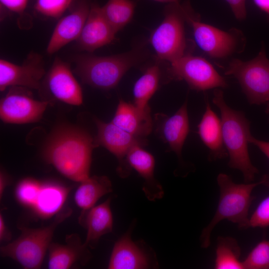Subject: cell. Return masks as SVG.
Returning a JSON list of instances; mask_svg holds the SVG:
<instances>
[{"label":"cell","mask_w":269,"mask_h":269,"mask_svg":"<svg viewBox=\"0 0 269 269\" xmlns=\"http://www.w3.org/2000/svg\"><path fill=\"white\" fill-rule=\"evenodd\" d=\"M205 102V111L198 125V133L209 150L208 159H223L228 154L223 141L221 119L210 107L206 96Z\"/></svg>","instance_id":"ffe728a7"},{"label":"cell","mask_w":269,"mask_h":269,"mask_svg":"<svg viewBox=\"0 0 269 269\" xmlns=\"http://www.w3.org/2000/svg\"><path fill=\"white\" fill-rule=\"evenodd\" d=\"M97 128V134L94 140L96 145L105 147L118 159V172L122 177H126L130 172L131 167L127 160L130 149L135 145L143 143L137 137L126 132L112 122L105 123L98 119H95Z\"/></svg>","instance_id":"7c38bea8"},{"label":"cell","mask_w":269,"mask_h":269,"mask_svg":"<svg viewBox=\"0 0 269 269\" xmlns=\"http://www.w3.org/2000/svg\"><path fill=\"white\" fill-rule=\"evenodd\" d=\"M42 182L31 177L20 180L14 190V196L22 206L32 209L35 205Z\"/></svg>","instance_id":"83f0119b"},{"label":"cell","mask_w":269,"mask_h":269,"mask_svg":"<svg viewBox=\"0 0 269 269\" xmlns=\"http://www.w3.org/2000/svg\"><path fill=\"white\" fill-rule=\"evenodd\" d=\"M116 33L104 16L101 7L92 3L88 18L76 40L80 49L91 52L111 43Z\"/></svg>","instance_id":"2e32d148"},{"label":"cell","mask_w":269,"mask_h":269,"mask_svg":"<svg viewBox=\"0 0 269 269\" xmlns=\"http://www.w3.org/2000/svg\"><path fill=\"white\" fill-rule=\"evenodd\" d=\"M243 263L244 269H269V240L258 243Z\"/></svg>","instance_id":"f1b7e54d"},{"label":"cell","mask_w":269,"mask_h":269,"mask_svg":"<svg viewBox=\"0 0 269 269\" xmlns=\"http://www.w3.org/2000/svg\"><path fill=\"white\" fill-rule=\"evenodd\" d=\"M11 234L7 227L2 215L0 214V241H8L11 238Z\"/></svg>","instance_id":"e575fe53"},{"label":"cell","mask_w":269,"mask_h":269,"mask_svg":"<svg viewBox=\"0 0 269 269\" xmlns=\"http://www.w3.org/2000/svg\"><path fill=\"white\" fill-rule=\"evenodd\" d=\"M159 130L170 149L181 159L182 147L189 132L187 101L174 115L170 117L164 116Z\"/></svg>","instance_id":"603a6c76"},{"label":"cell","mask_w":269,"mask_h":269,"mask_svg":"<svg viewBox=\"0 0 269 269\" xmlns=\"http://www.w3.org/2000/svg\"><path fill=\"white\" fill-rule=\"evenodd\" d=\"M217 181L220 189L218 205L212 220L202 231L200 241L203 248L209 247L212 232L222 220L237 224L241 229L249 228V211L254 199L252 193L256 186L264 182L262 179L255 183L238 184L224 173L218 174Z\"/></svg>","instance_id":"3957f363"},{"label":"cell","mask_w":269,"mask_h":269,"mask_svg":"<svg viewBox=\"0 0 269 269\" xmlns=\"http://www.w3.org/2000/svg\"><path fill=\"white\" fill-rule=\"evenodd\" d=\"M112 190L111 181L107 176H89L80 182L75 193L74 200L82 210H87Z\"/></svg>","instance_id":"cb8c5ba5"},{"label":"cell","mask_w":269,"mask_h":269,"mask_svg":"<svg viewBox=\"0 0 269 269\" xmlns=\"http://www.w3.org/2000/svg\"><path fill=\"white\" fill-rule=\"evenodd\" d=\"M212 101L221 114L223 141L229 157L228 166L240 170L244 181L250 183L259 172L252 163L249 153V139L252 135L250 122L243 112L227 105L221 89H215Z\"/></svg>","instance_id":"7a4b0ae2"},{"label":"cell","mask_w":269,"mask_h":269,"mask_svg":"<svg viewBox=\"0 0 269 269\" xmlns=\"http://www.w3.org/2000/svg\"><path fill=\"white\" fill-rule=\"evenodd\" d=\"M91 1L78 0L70 12L59 20L47 47L48 54L55 53L78 38L88 16L92 5Z\"/></svg>","instance_id":"5bb4252c"},{"label":"cell","mask_w":269,"mask_h":269,"mask_svg":"<svg viewBox=\"0 0 269 269\" xmlns=\"http://www.w3.org/2000/svg\"><path fill=\"white\" fill-rule=\"evenodd\" d=\"M48 251V267L50 269H67L76 265L85 266L92 257L89 248L82 242L77 234L66 235L65 244L51 243Z\"/></svg>","instance_id":"e0dca14e"},{"label":"cell","mask_w":269,"mask_h":269,"mask_svg":"<svg viewBox=\"0 0 269 269\" xmlns=\"http://www.w3.org/2000/svg\"><path fill=\"white\" fill-rule=\"evenodd\" d=\"M72 213L69 207L63 208L57 213L50 224L38 228L19 227L20 236L13 241L1 246L0 255L16 261L24 269H39L46 252L52 243L57 227Z\"/></svg>","instance_id":"8992f818"},{"label":"cell","mask_w":269,"mask_h":269,"mask_svg":"<svg viewBox=\"0 0 269 269\" xmlns=\"http://www.w3.org/2000/svg\"><path fill=\"white\" fill-rule=\"evenodd\" d=\"M45 74L42 57L31 52L21 65L0 60V90L8 87H24L38 89Z\"/></svg>","instance_id":"4fadbf2b"},{"label":"cell","mask_w":269,"mask_h":269,"mask_svg":"<svg viewBox=\"0 0 269 269\" xmlns=\"http://www.w3.org/2000/svg\"><path fill=\"white\" fill-rule=\"evenodd\" d=\"M169 64L167 68L169 79L183 80L192 90L205 91L228 87L225 78L203 57L189 53Z\"/></svg>","instance_id":"9c48e42d"},{"label":"cell","mask_w":269,"mask_h":269,"mask_svg":"<svg viewBox=\"0 0 269 269\" xmlns=\"http://www.w3.org/2000/svg\"><path fill=\"white\" fill-rule=\"evenodd\" d=\"M230 5L235 17L243 20L246 18V0H225Z\"/></svg>","instance_id":"1f68e13d"},{"label":"cell","mask_w":269,"mask_h":269,"mask_svg":"<svg viewBox=\"0 0 269 269\" xmlns=\"http://www.w3.org/2000/svg\"><path fill=\"white\" fill-rule=\"evenodd\" d=\"M73 0H36L35 11L47 17H60L71 5Z\"/></svg>","instance_id":"f546056e"},{"label":"cell","mask_w":269,"mask_h":269,"mask_svg":"<svg viewBox=\"0 0 269 269\" xmlns=\"http://www.w3.org/2000/svg\"><path fill=\"white\" fill-rule=\"evenodd\" d=\"M269 226V196L263 199L249 218V228Z\"/></svg>","instance_id":"4dcf8cb0"},{"label":"cell","mask_w":269,"mask_h":269,"mask_svg":"<svg viewBox=\"0 0 269 269\" xmlns=\"http://www.w3.org/2000/svg\"><path fill=\"white\" fill-rule=\"evenodd\" d=\"M145 56L139 48L109 56L80 55L75 60L74 72L86 84L110 89L116 86L127 71L142 62Z\"/></svg>","instance_id":"5b68a950"},{"label":"cell","mask_w":269,"mask_h":269,"mask_svg":"<svg viewBox=\"0 0 269 269\" xmlns=\"http://www.w3.org/2000/svg\"><path fill=\"white\" fill-rule=\"evenodd\" d=\"M255 5L269 17V0H253Z\"/></svg>","instance_id":"8d00e7d4"},{"label":"cell","mask_w":269,"mask_h":269,"mask_svg":"<svg viewBox=\"0 0 269 269\" xmlns=\"http://www.w3.org/2000/svg\"><path fill=\"white\" fill-rule=\"evenodd\" d=\"M127 160L131 168L136 170L144 179L142 190L147 199L155 201L162 198L164 191L154 176L153 156L143 149L141 145H135L129 151Z\"/></svg>","instance_id":"d6986e66"},{"label":"cell","mask_w":269,"mask_h":269,"mask_svg":"<svg viewBox=\"0 0 269 269\" xmlns=\"http://www.w3.org/2000/svg\"><path fill=\"white\" fill-rule=\"evenodd\" d=\"M10 183V178L8 175L3 170L0 172V199H1L4 191Z\"/></svg>","instance_id":"d590c367"},{"label":"cell","mask_w":269,"mask_h":269,"mask_svg":"<svg viewBox=\"0 0 269 269\" xmlns=\"http://www.w3.org/2000/svg\"><path fill=\"white\" fill-rule=\"evenodd\" d=\"M240 256L241 248L235 239L220 236L217 239L214 268L244 269Z\"/></svg>","instance_id":"484cf974"},{"label":"cell","mask_w":269,"mask_h":269,"mask_svg":"<svg viewBox=\"0 0 269 269\" xmlns=\"http://www.w3.org/2000/svg\"><path fill=\"white\" fill-rule=\"evenodd\" d=\"M94 140L86 131L63 124L55 127L44 142L41 155L67 178L80 182L89 176Z\"/></svg>","instance_id":"6da1fadb"},{"label":"cell","mask_w":269,"mask_h":269,"mask_svg":"<svg viewBox=\"0 0 269 269\" xmlns=\"http://www.w3.org/2000/svg\"><path fill=\"white\" fill-rule=\"evenodd\" d=\"M112 122L139 138L148 135L152 129L149 107L140 109L122 100L119 102Z\"/></svg>","instance_id":"44dd1931"},{"label":"cell","mask_w":269,"mask_h":269,"mask_svg":"<svg viewBox=\"0 0 269 269\" xmlns=\"http://www.w3.org/2000/svg\"><path fill=\"white\" fill-rule=\"evenodd\" d=\"M156 1L161 2H167V3H172V2H179V0H154Z\"/></svg>","instance_id":"74e56055"},{"label":"cell","mask_w":269,"mask_h":269,"mask_svg":"<svg viewBox=\"0 0 269 269\" xmlns=\"http://www.w3.org/2000/svg\"><path fill=\"white\" fill-rule=\"evenodd\" d=\"M112 199V197H110L102 204L82 210L79 217V223L87 230L84 243L91 249L96 248L102 236L113 230Z\"/></svg>","instance_id":"ac0fdd59"},{"label":"cell","mask_w":269,"mask_h":269,"mask_svg":"<svg viewBox=\"0 0 269 269\" xmlns=\"http://www.w3.org/2000/svg\"><path fill=\"white\" fill-rule=\"evenodd\" d=\"M70 188L53 181L42 182L34 206L31 209L39 218L48 219L63 208Z\"/></svg>","instance_id":"7402d4cb"},{"label":"cell","mask_w":269,"mask_h":269,"mask_svg":"<svg viewBox=\"0 0 269 269\" xmlns=\"http://www.w3.org/2000/svg\"><path fill=\"white\" fill-rule=\"evenodd\" d=\"M224 73L237 80L250 104L269 102V60L264 48L250 60L233 59Z\"/></svg>","instance_id":"ba28073f"},{"label":"cell","mask_w":269,"mask_h":269,"mask_svg":"<svg viewBox=\"0 0 269 269\" xmlns=\"http://www.w3.org/2000/svg\"><path fill=\"white\" fill-rule=\"evenodd\" d=\"M160 70L155 64L148 67L136 81L133 89L134 105L140 109L148 108V102L157 90Z\"/></svg>","instance_id":"d4e9b609"},{"label":"cell","mask_w":269,"mask_h":269,"mask_svg":"<svg viewBox=\"0 0 269 269\" xmlns=\"http://www.w3.org/2000/svg\"><path fill=\"white\" fill-rule=\"evenodd\" d=\"M133 223L128 231L115 244L110 258L109 269H143L158 267L155 255L142 241L134 242L131 233Z\"/></svg>","instance_id":"30bf717a"},{"label":"cell","mask_w":269,"mask_h":269,"mask_svg":"<svg viewBox=\"0 0 269 269\" xmlns=\"http://www.w3.org/2000/svg\"><path fill=\"white\" fill-rule=\"evenodd\" d=\"M50 94L65 103L79 106L82 103L81 88L70 69V66L56 58L45 78Z\"/></svg>","instance_id":"9a60e30c"},{"label":"cell","mask_w":269,"mask_h":269,"mask_svg":"<svg viewBox=\"0 0 269 269\" xmlns=\"http://www.w3.org/2000/svg\"><path fill=\"white\" fill-rule=\"evenodd\" d=\"M48 104L33 99L20 88H13L0 100V117L5 123H35L42 118Z\"/></svg>","instance_id":"8fae6325"},{"label":"cell","mask_w":269,"mask_h":269,"mask_svg":"<svg viewBox=\"0 0 269 269\" xmlns=\"http://www.w3.org/2000/svg\"><path fill=\"white\" fill-rule=\"evenodd\" d=\"M135 6L134 1L132 0H108L101 8L104 16L117 32L131 21Z\"/></svg>","instance_id":"4316f807"},{"label":"cell","mask_w":269,"mask_h":269,"mask_svg":"<svg viewBox=\"0 0 269 269\" xmlns=\"http://www.w3.org/2000/svg\"><path fill=\"white\" fill-rule=\"evenodd\" d=\"M187 23L192 27L197 44L212 58H227L242 53L245 48L246 39L241 30L233 27L225 31L202 22L191 6Z\"/></svg>","instance_id":"52a82bcc"},{"label":"cell","mask_w":269,"mask_h":269,"mask_svg":"<svg viewBox=\"0 0 269 269\" xmlns=\"http://www.w3.org/2000/svg\"><path fill=\"white\" fill-rule=\"evenodd\" d=\"M266 112L269 116V102L267 103V107L266 109Z\"/></svg>","instance_id":"f35d334b"},{"label":"cell","mask_w":269,"mask_h":269,"mask_svg":"<svg viewBox=\"0 0 269 269\" xmlns=\"http://www.w3.org/2000/svg\"><path fill=\"white\" fill-rule=\"evenodd\" d=\"M249 141L256 146L269 159V142L258 139L251 135ZM263 185H265L269 188V175H265L263 176Z\"/></svg>","instance_id":"d6a6232c"},{"label":"cell","mask_w":269,"mask_h":269,"mask_svg":"<svg viewBox=\"0 0 269 269\" xmlns=\"http://www.w3.org/2000/svg\"><path fill=\"white\" fill-rule=\"evenodd\" d=\"M1 4L8 10L21 14L23 13L28 0H0Z\"/></svg>","instance_id":"836d02e7"},{"label":"cell","mask_w":269,"mask_h":269,"mask_svg":"<svg viewBox=\"0 0 269 269\" xmlns=\"http://www.w3.org/2000/svg\"><path fill=\"white\" fill-rule=\"evenodd\" d=\"M191 5L186 1L169 3L164 9V18L152 32L149 42L157 58L169 63L192 53L194 45L185 36V23Z\"/></svg>","instance_id":"277c9868"}]
</instances>
